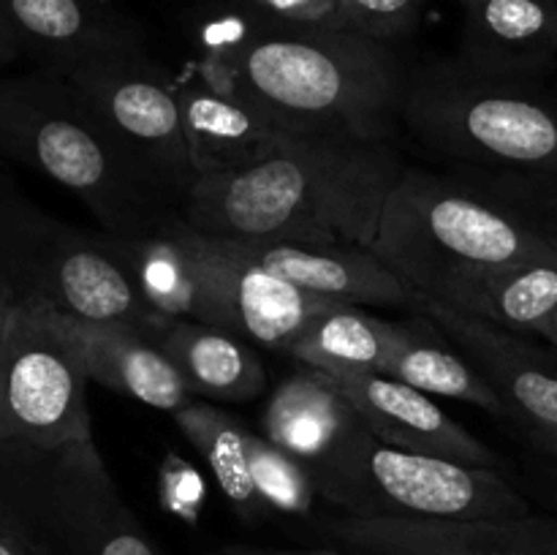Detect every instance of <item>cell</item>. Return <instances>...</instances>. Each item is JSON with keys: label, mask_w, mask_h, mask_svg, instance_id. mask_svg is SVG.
Masks as SVG:
<instances>
[{"label": "cell", "mask_w": 557, "mask_h": 555, "mask_svg": "<svg viewBox=\"0 0 557 555\" xmlns=\"http://www.w3.org/2000/svg\"><path fill=\"white\" fill-rule=\"evenodd\" d=\"M196 180L237 172L270 156L294 128L283 125L232 79L199 74L177 87Z\"/></svg>", "instance_id": "13"}, {"label": "cell", "mask_w": 557, "mask_h": 555, "mask_svg": "<svg viewBox=\"0 0 557 555\" xmlns=\"http://www.w3.org/2000/svg\"><path fill=\"white\" fill-rule=\"evenodd\" d=\"M337 5L351 30L392 41L419 25L424 0H337Z\"/></svg>", "instance_id": "28"}, {"label": "cell", "mask_w": 557, "mask_h": 555, "mask_svg": "<svg viewBox=\"0 0 557 555\" xmlns=\"http://www.w3.org/2000/svg\"><path fill=\"white\" fill-rule=\"evenodd\" d=\"M101 3H107V0H101Z\"/></svg>", "instance_id": "39"}, {"label": "cell", "mask_w": 557, "mask_h": 555, "mask_svg": "<svg viewBox=\"0 0 557 555\" xmlns=\"http://www.w3.org/2000/svg\"><path fill=\"white\" fill-rule=\"evenodd\" d=\"M337 390L354 403L373 435L384 444L419 455L449 457L468 466L498 468L500 457L449 417L433 395L384 373H335Z\"/></svg>", "instance_id": "14"}, {"label": "cell", "mask_w": 557, "mask_h": 555, "mask_svg": "<svg viewBox=\"0 0 557 555\" xmlns=\"http://www.w3.org/2000/svg\"><path fill=\"white\" fill-rule=\"evenodd\" d=\"M71 484L65 488L63 520L82 555H156V547L114 493L90 444L69 446Z\"/></svg>", "instance_id": "23"}, {"label": "cell", "mask_w": 557, "mask_h": 555, "mask_svg": "<svg viewBox=\"0 0 557 555\" xmlns=\"http://www.w3.org/2000/svg\"><path fill=\"white\" fill-rule=\"evenodd\" d=\"M373 250L413 297L438 299L476 272L557 259L533 221L446 180L403 169L386 199Z\"/></svg>", "instance_id": "4"}, {"label": "cell", "mask_w": 557, "mask_h": 555, "mask_svg": "<svg viewBox=\"0 0 557 555\" xmlns=\"http://www.w3.org/2000/svg\"><path fill=\"white\" fill-rule=\"evenodd\" d=\"M172 417L185 439L205 457L218 488L232 501L234 509L243 511L245 517L261 515L264 504L256 495L253 477H250L248 430L234 422L226 411L196 397H188Z\"/></svg>", "instance_id": "26"}, {"label": "cell", "mask_w": 557, "mask_h": 555, "mask_svg": "<svg viewBox=\"0 0 557 555\" xmlns=\"http://www.w3.org/2000/svg\"><path fill=\"white\" fill-rule=\"evenodd\" d=\"M522 424H525L528 435H531V441L539 446V449L557 457V428H547V424H531V422H522Z\"/></svg>", "instance_id": "33"}, {"label": "cell", "mask_w": 557, "mask_h": 555, "mask_svg": "<svg viewBox=\"0 0 557 555\" xmlns=\"http://www.w3.org/2000/svg\"><path fill=\"white\" fill-rule=\"evenodd\" d=\"M16 305H20V299L14 297V292L9 288V283L0 278V351H3L5 330H9V321H11V316H14Z\"/></svg>", "instance_id": "32"}, {"label": "cell", "mask_w": 557, "mask_h": 555, "mask_svg": "<svg viewBox=\"0 0 557 555\" xmlns=\"http://www.w3.org/2000/svg\"><path fill=\"white\" fill-rule=\"evenodd\" d=\"M79 357L36 303L20 299L0 351V441L44 452L90 444Z\"/></svg>", "instance_id": "8"}, {"label": "cell", "mask_w": 557, "mask_h": 555, "mask_svg": "<svg viewBox=\"0 0 557 555\" xmlns=\"http://www.w3.org/2000/svg\"><path fill=\"white\" fill-rule=\"evenodd\" d=\"M341 555H557V526L520 520L341 517L324 526Z\"/></svg>", "instance_id": "12"}, {"label": "cell", "mask_w": 557, "mask_h": 555, "mask_svg": "<svg viewBox=\"0 0 557 555\" xmlns=\"http://www.w3.org/2000/svg\"><path fill=\"white\" fill-rule=\"evenodd\" d=\"M30 555H49V553L44 547H38V544H30Z\"/></svg>", "instance_id": "38"}, {"label": "cell", "mask_w": 557, "mask_h": 555, "mask_svg": "<svg viewBox=\"0 0 557 555\" xmlns=\"http://www.w3.org/2000/svg\"><path fill=\"white\" fill-rule=\"evenodd\" d=\"M400 174L389 141L292 131L261 161L196 180L180 218L221 239L373 248Z\"/></svg>", "instance_id": "1"}, {"label": "cell", "mask_w": 557, "mask_h": 555, "mask_svg": "<svg viewBox=\"0 0 557 555\" xmlns=\"http://www.w3.org/2000/svg\"><path fill=\"white\" fill-rule=\"evenodd\" d=\"M38 308L69 341L90 381L169 414L177 411L190 397L180 370L141 326L125 324V321L79 319V316L60 313L47 305H38Z\"/></svg>", "instance_id": "16"}, {"label": "cell", "mask_w": 557, "mask_h": 555, "mask_svg": "<svg viewBox=\"0 0 557 555\" xmlns=\"http://www.w3.org/2000/svg\"><path fill=\"white\" fill-rule=\"evenodd\" d=\"M158 495H161V506L169 515L180 517L188 526H196L207 495L205 479L188 460H183L180 455H166L161 477H158Z\"/></svg>", "instance_id": "29"}, {"label": "cell", "mask_w": 557, "mask_h": 555, "mask_svg": "<svg viewBox=\"0 0 557 555\" xmlns=\"http://www.w3.org/2000/svg\"><path fill=\"white\" fill-rule=\"evenodd\" d=\"M539 226V223H536ZM539 232L544 234V237L549 239V245H553V248L557 250V223H549V226H539Z\"/></svg>", "instance_id": "37"}, {"label": "cell", "mask_w": 557, "mask_h": 555, "mask_svg": "<svg viewBox=\"0 0 557 555\" xmlns=\"http://www.w3.org/2000/svg\"><path fill=\"white\" fill-rule=\"evenodd\" d=\"M435 303L517 335H539L557 310V259L476 272L446 288Z\"/></svg>", "instance_id": "22"}, {"label": "cell", "mask_w": 557, "mask_h": 555, "mask_svg": "<svg viewBox=\"0 0 557 555\" xmlns=\"http://www.w3.org/2000/svg\"><path fill=\"white\" fill-rule=\"evenodd\" d=\"M228 555H341L337 550H313V553H228Z\"/></svg>", "instance_id": "36"}, {"label": "cell", "mask_w": 557, "mask_h": 555, "mask_svg": "<svg viewBox=\"0 0 557 555\" xmlns=\"http://www.w3.org/2000/svg\"><path fill=\"white\" fill-rule=\"evenodd\" d=\"M0 16L22 52L41 54L58 74L101 54L141 52L139 25L101 0H0Z\"/></svg>", "instance_id": "18"}, {"label": "cell", "mask_w": 557, "mask_h": 555, "mask_svg": "<svg viewBox=\"0 0 557 555\" xmlns=\"http://www.w3.org/2000/svg\"><path fill=\"white\" fill-rule=\"evenodd\" d=\"M430 321L466 351L473 368L504 397L522 422L557 428V354H547L517 332L484 324L428 297H411Z\"/></svg>", "instance_id": "15"}, {"label": "cell", "mask_w": 557, "mask_h": 555, "mask_svg": "<svg viewBox=\"0 0 557 555\" xmlns=\"http://www.w3.org/2000/svg\"><path fill=\"white\" fill-rule=\"evenodd\" d=\"M20 54H22L20 41H16V36L9 30V25L3 22V16H0V69L9 63H14Z\"/></svg>", "instance_id": "34"}, {"label": "cell", "mask_w": 557, "mask_h": 555, "mask_svg": "<svg viewBox=\"0 0 557 555\" xmlns=\"http://www.w3.org/2000/svg\"><path fill=\"white\" fill-rule=\"evenodd\" d=\"M147 335L172 359L188 384L190 395L243 403L264 392L267 373L253 343L218 326L161 316L147 326Z\"/></svg>", "instance_id": "21"}, {"label": "cell", "mask_w": 557, "mask_h": 555, "mask_svg": "<svg viewBox=\"0 0 557 555\" xmlns=\"http://www.w3.org/2000/svg\"><path fill=\"white\" fill-rule=\"evenodd\" d=\"M215 65L237 90L305 134L389 141L403 118L408 79L395 49L346 27L264 22Z\"/></svg>", "instance_id": "2"}, {"label": "cell", "mask_w": 557, "mask_h": 555, "mask_svg": "<svg viewBox=\"0 0 557 555\" xmlns=\"http://www.w3.org/2000/svg\"><path fill=\"white\" fill-rule=\"evenodd\" d=\"M107 239L139 288L141 299L158 316L199 321L221 330L215 299L207 288L183 218H169L158 229L136 237L107 234Z\"/></svg>", "instance_id": "20"}, {"label": "cell", "mask_w": 557, "mask_h": 555, "mask_svg": "<svg viewBox=\"0 0 557 555\" xmlns=\"http://www.w3.org/2000/svg\"><path fill=\"white\" fill-rule=\"evenodd\" d=\"M248 462L261 504L292 517H308L313 511L319 490L297 457L261 433H248Z\"/></svg>", "instance_id": "27"}, {"label": "cell", "mask_w": 557, "mask_h": 555, "mask_svg": "<svg viewBox=\"0 0 557 555\" xmlns=\"http://www.w3.org/2000/svg\"><path fill=\"white\" fill-rule=\"evenodd\" d=\"M321 498L351 517L520 520L533 515L498 468L397 449L375 435Z\"/></svg>", "instance_id": "6"}, {"label": "cell", "mask_w": 557, "mask_h": 555, "mask_svg": "<svg viewBox=\"0 0 557 555\" xmlns=\"http://www.w3.org/2000/svg\"><path fill=\"white\" fill-rule=\"evenodd\" d=\"M381 373L428 395L471 403L493 414H509L504 397L473 368L471 359L451 351L428 330V324H395V341Z\"/></svg>", "instance_id": "24"}, {"label": "cell", "mask_w": 557, "mask_h": 555, "mask_svg": "<svg viewBox=\"0 0 557 555\" xmlns=\"http://www.w3.org/2000/svg\"><path fill=\"white\" fill-rule=\"evenodd\" d=\"M185 229L205 272L207 288L215 299L221 330L239 335L243 341L288 351L315 316L341 305L315 297L286 278L272 275L264 267L234 254L218 237L196 232L188 223Z\"/></svg>", "instance_id": "11"}, {"label": "cell", "mask_w": 557, "mask_h": 555, "mask_svg": "<svg viewBox=\"0 0 557 555\" xmlns=\"http://www.w3.org/2000/svg\"><path fill=\"white\" fill-rule=\"evenodd\" d=\"M403 120L435 152L498 169L557 177V103L525 79L438 65L408 79Z\"/></svg>", "instance_id": "5"}, {"label": "cell", "mask_w": 557, "mask_h": 555, "mask_svg": "<svg viewBox=\"0 0 557 555\" xmlns=\"http://www.w3.org/2000/svg\"><path fill=\"white\" fill-rule=\"evenodd\" d=\"M128 166L156 194L185 201L196 185L174 82L141 52L101 54L65 71Z\"/></svg>", "instance_id": "7"}, {"label": "cell", "mask_w": 557, "mask_h": 555, "mask_svg": "<svg viewBox=\"0 0 557 555\" xmlns=\"http://www.w3.org/2000/svg\"><path fill=\"white\" fill-rule=\"evenodd\" d=\"M261 435L297 457L321 495L359 460L373 430L330 375L305 368L275 386Z\"/></svg>", "instance_id": "10"}, {"label": "cell", "mask_w": 557, "mask_h": 555, "mask_svg": "<svg viewBox=\"0 0 557 555\" xmlns=\"http://www.w3.org/2000/svg\"><path fill=\"white\" fill-rule=\"evenodd\" d=\"M539 337H544V341H547L549 346H553V351L557 354V310L549 316V321L544 324V330L539 332Z\"/></svg>", "instance_id": "35"}, {"label": "cell", "mask_w": 557, "mask_h": 555, "mask_svg": "<svg viewBox=\"0 0 557 555\" xmlns=\"http://www.w3.org/2000/svg\"><path fill=\"white\" fill-rule=\"evenodd\" d=\"M267 25L281 27H351L346 25L337 0H243Z\"/></svg>", "instance_id": "30"}, {"label": "cell", "mask_w": 557, "mask_h": 555, "mask_svg": "<svg viewBox=\"0 0 557 555\" xmlns=\"http://www.w3.org/2000/svg\"><path fill=\"white\" fill-rule=\"evenodd\" d=\"M221 239V237H218ZM243 259L341 305H411V288L364 245H299L221 239Z\"/></svg>", "instance_id": "17"}, {"label": "cell", "mask_w": 557, "mask_h": 555, "mask_svg": "<svg viewBox=\"0 0 557 555\" xmlns=\"http://www.w3.org/2000/svg\"><path fill=\"white\" fill-rule=\"evenodd\" d=\"M0 555H30V544L11 528L3 511H0Z\"/></svg>", "instance_id": "31"}, {"label": "cell", "mask_w": 557, "mask_h": 555, "mask_svg": "<svg viewBox=\"0 0 557 555\" xmlns=\"http://www.w3.org/2000/svg\"><path fill=\"white\" fill-rule=\"evenodd\" d=\"M0 150L79 196L109 234L136 237L172 218L58 71L0 79Z\"/></svg>", "instance_id": "3"}, {"label": "cell", "mask_w": 557, "mask_h": 555, "mask_svg": "<svg viewBox=\"0 0 557 555\" xmlns=\"http://www.w3.org/2000/svg\"><path fill=\"white\" fill-rule=\"evenodd\" d=\"M395 341V324L359 310V305H337L315 316L302 335L288 346L297 362L324 375L381 373Z\"/></svg>", "instance_id": "25"}, {"label": "cell", "mask_w": 557, "mask_h": 555, "mask_svg": "<svg viewBox=\"0 0 557 555\" xmlns=\"http://www.w3.org/2000/svg\"><path fill=\"white\" fill-rule=\"evenodd\" d=\"M462 63L528 79L557 54V0H460Z\"/></svg>", "instance_id": "19"}, {"label": "cell", "mask_w": 557, "mask_h": 555, "mask_svg": "<svg viewBox=\"0 0 557 555\" xmlns=\"http://www.w3.org/2000/svg\"><path fill=\"white\" fill-rule=\"evenodd\" d=\"M11 259L30 288L27 303L79 319L125 321L141 330L161 319L141 299L107 237H85L33 218L11 229Z\"/></svg>", "instance_id": "9"}]
</instances>
